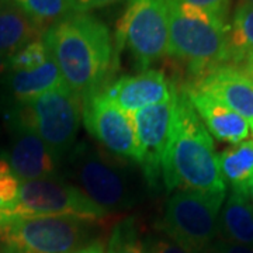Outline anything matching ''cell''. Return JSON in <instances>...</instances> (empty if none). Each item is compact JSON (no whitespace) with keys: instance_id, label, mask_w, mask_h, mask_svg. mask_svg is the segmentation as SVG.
Wrapping results in <instances>:
<instances>
[{"instance_id":"cell-1","label":"cell","mask_w":253,"mask_h":253,"mask_svg":"<svg viewBox=\"0 0 253 253\" xmlns=\"http://www.w3.org/2000/svg\"><path fill=\"white\" fill-rule=\"evenodd\" d=\"M63 82L81 99L100 91L116 71L109 27L90 13H68L42 33Z\"/></svg>"},{"instance_id":"cell-2","label":"cell","mask_w":253,"mask_h":253,"mask_svg":"<svg viewBox=\"0 0 253 253\" xmlns=\"http://www.w3.org/2000/svg\"><path fill=\"white\" fill-rule=\"evenodd\" d=\"M162 181L169 191L191 190L208 196H225L226 191L212 138L183 87L177 89Z\"/></svg>"},{"instance_id":"cell-3","label":"cell","mask_w":253,"mask_h":253,"mask_svg":"<svg viewBox=\"0 0 253 253\" xmlns=\"http://www.w3.org/2000/svg\"><path fill=\"white\" fill-rule=\"evenodd\" d=\"M138 168L135 162L86 141L75 144L62 161L63 173L73 186L110 214L144 200L148 186Z\"/></svg>"},{"instance_id":"cell-4","label":"cell","mask_w":253,"mask_h":253,"mask_svg":"<svg viewBox=\"0 0 253 253\" xmlns=\"http://www.w3.org/2000/svg\"><path fill=\"white\" fill-rule=\"evenodd\" d=\"M229 23L212 13L170 0L168 55L187 65L196 79L229 62Z\"/></svg>"},{"instance_id":"cell-5","label":"cell","mask_w":253,"mask_h":253,"mask_svg":"<svg viewBox=\"0 0 253 253\" xmlns=\"http://www.w3.org/2000/svg\"><path fill=\"white\" fill-rule=\"evenodd\" d=\"M9 128H23L40 136L63 161L81 126L82 99L66 83L28 103L6 109Z\"/></svg>"},{"instance_id":"cell-6","label":"cell","mask_w":253,"mask_h":253,"mask_svg":"<svg viewBox=\"0 0 253 253\" xmlns=\"http://www.w3.org/2000/svg\"><path fill=\"white\" fill-rule=\"evenodd\" d=\"M110 212L93 203L76 186L62 177L23 181L16 201L0 208V224L16 218L58 217L100 224Z\"/></svg>"},{"instance_id":"cell-7","label":"cell","mask_w":253,"mask_h":253,"mask_svg":"<svg viewBox=\"0 0 253 253\" xmlns=\"http://www.w3.org/2000/svg\"><path fill=\"white\" fill-rule=\"evenodd\" d=\"M170 0H129L117 26L118 51L126 45L138 71L151 69L168 55Z\"/></svg>"},{"instance_id":"cell-8","label":"cell","mask_w":253,"mask_h":253,"mask_svg":"<svg viewBox=\"0 0 253 253\" xmlns=\"http://www.w3.org/2000/svg\"><path fill=\"white\" fill-rule=\"evenodd\" d=\"M91 226L58 217L4 221L0 224V253H72L84 246Z\"/></svg>"},{"instance_id":"cell-9","label":"cell","mask_w":253,"mask_h":253,"mask_svg":"<svg viewBox=\"0 0 253 253\" xmlns=\"http://www.w3.org/2000/svg\"><path fill=\"white\" fill-rule=\"evenodd\" d=\"M225 196L177 190L168 200L158 229L187 252H206L217 239L218 217Z\"/></svg>"},{"instance_id":"cell-10","label":"cell","mask_w":253,"mask_h":253,"mask_svg":"<svg viewBox=\"0 0 253 253\" xmlns=\"http://www.w3.org/2000/svg\"><path fill=\"white\" fill-rule=\"evenodd\" d=\"M82 120L86 129L106 151L139 166L141 155L132 114L117 107L101 91L82 99Z\"/></svg>"},{"instance_id":"cell-11","label":"cell","mask_w":253,"mask_h":253,"mask_svg":"<svg viewBox=\"0 0 253 253\" xmlns=\"http://www.w3.org/2000/svg\"><path fill=\"white\" fill-rule=\"evenodd\" d=\"M177 87L170 99L138 110L132 114L136 141L139 148V168L146 186L156 190L162 183V163L172 129Z\"/></svg>"},{"instance_id":"cell-12","label":"cell","mask_w":253,"mask_h":253,"mask_svg":"<svg viewBox=\"0 0 253 253\" xmlns=\"http://www.w3.org/2000/svg\"><path fill=\"white\" fill-rule=\"evenodd\" d=\"M189 86L204 91L245 118L253 131V73L246 68L221 65L203 73Z\"/></svg>"},{"instance_id":"cell-13","label":"cell","mask_w":253,"mask_h":253,"mask_svg":"<svg viewBox=\"0 0 253 253\" xmlns=\"http://www.w3.org/2000/svg\"><path fill=\"white\" fill-rule=\"evenodd\" d=\"M176 84L162 71L146 69L135 75L121 76L101 93L128 114L170 99Z\"/></svg>"},{"instance_id":"cell-14","label":"cell","mask_w":253,"mask_h":253,"mask_svg":"<svg viewBox=\"0 0 253 253\" xmlns=\"http://www.w3.org/2000/svg\"><path fill=\"white\" fill-rule=\"evenodd\" d=\"M9 152H6L10 168L21 181L61 177L62 159L33 131L10 128Z\"/></svg>"},{"instance_id":"cell-15","label":"cell","mask_w":253,"mask_h":253,"mask_svg":"<svg viewBox=\"0 0 253 253\" xmlns=\"http://www.w3.org/2000/svg\"><path fill=\"white\" fill-rule=\"evenodd\" d=\"M183 89L210 135L215 136L218 141L232 145L241 144L249 136L251 126L248 121L236 114L234 110L189 84L183 86Z\"/></svg>"},{"instance_id":"cell-16","label":"cell","mask_w":253,"mask_h":253,"mask_svg":"<svg viewBox=\"0 0 253 253\" xmlns=\"http://www.w3.org/2000/svg\"><path fill=\"white\" fill-rule=\"evenodd\" d=\"M63 83L61 71L49 55V59L38 68L30 71H10L0 86L7 107H11L28 103Z\"/></svg>"},{"instance_id":"cell-17","label":"cell","mask_w":253,"mask_h":253,"mask_svg":"<svg viewBox=\"0 0 253 253\" xmlns=\"http://www.w3.org/2000/svg\"><path fill=\"white\" fill-rule=\"evenodd\" d=\"M218 232L226 241L253 248V207L248 193L231 190L219 211Z\"/></svg>"},{"instance_id":"cell-18","label":"cell","mask_w":253,"mask_h":253,"mask_svg":"<svg viewBox=\"0 0 253 253\" xmlns=\"http://www.w3.org/2000/svg\"><path fill=\"white\" fill-rule=\"evenodd\" d=\"M44 30L9 0H0V54L10 56L42 37Z\"/></svg>"},{"instance_id":"cell-19","label":"cell","mask_w":253,"mask_h":253,"mask_svg":"<svg viewBox=\"0 0 253 253\" xmlns=\"http://www.w3.org/2000/svg\"><path fill=\"white\" fill-rule=\"evenodd\" d=\"M222 179L231 190L248 193L253 179V141H244L218 155Z\"/></svg>"},{"instance_id":"cell-20","label":"cell","mask_w":253,"mask_h":253,"mask_svg":"<svg viewBox=\"0 0 253 253\" xmlns=\"http://www.w3.org/2000/svg\"><path fill=\"white\" fill-rule=\"evenodd\" d=\"M229 62L245 63L253 56V6L239 3L228 31Z\"/></svg>"},{"instance_id":"cell-21","label":"cell","mask_w":253,"mask_h":253,"mask_svg":"<svg viewBox=\"0 0 253 253\" xmlns=\"http://www.w3.org/2000/svg\"><path fill=\"white\" fill-rule=\"evenodd\" d=\"M45 31L52 23L68 14V0H9Z\"/></svg>"},{"instance_id":"cell-22","label":"cell","mask_w":253,"mask_h":253,"mask_svg":"<svg viewBox=\"0 0 253 253\" xmlns=\"http://www.w3.org/2000/svg\"><path fill=\"white\" fill-rule=\"evenodd\" d=\"M106 253H145L135 218H126L114 226Z\"/></svg>"},{"instance_id":"cell-23","label":"cell","mask_w":253,"mask_h":253,"mask_svg":"<svg viewBox=\"0 0 253 253\" xmlns=\"http://www.w3.org/2000/svg\"><path fill=\"white\" fill-rule=\"evenodd\" d=\"M49 59V52L41 38L28 42L9 56L10 71H30Z\"/></svg>"},{"instance_id":"cell-24","label":"cell","mask_w":253,"mask_h":253,"mask_svg":"<svg viewBox=\"0 0 253 253\" xmlns=\"http://www.w3.org/2000/svg\"><path fill=\"white\" fill-rule=\"evenodd\" d=\"M142 245L145 253H190L159 229L158 232H151L145 236Z\"/></svg>"},{"instance_id":"cell-25","label":"cell","mask_w":253,"mask_h":253,"mask_svg":"<svg viewBox=\"0 0 253 253\" xmlns=\"http://www.w3.org/2000/svg\"><path fill=\"white\" fill-rule=\"evenodd\" d=\"M183 3H189L191 6H196L200 9L206 10L208 13L215 14L217 17L228 21V13L231 0H180Z\"/></svg>"},{"instance_id":"cell-26","label":"cell","mask_w":253,"mask_h":253,"mask_svg":"<svg viewBox=\"0 0 253 253\" xmlns=\"http://www.w3.org/2000/svg\"><path fill=\"white\" fill-rule=\"evenodd\" d=\"M118 1L121 0H68V13H90Z\"/></svg>"},{"instance_id":"cell-27","label":"cell","mask_w":253,"mask_h":253,"mask_svg":"<svg viewBox=\"0 0 253 253\" xmlns=\"http://www.w3.org/2000/svg\"><path fill=\"white\" fill-rule=\"evenodd\" d=\"M210 253H253V248L245 245L226 241L224 238H217L208 249Z\"/></svg>"},{"instance_id":"cell-28","label":"cell","mask_w":253,"mask_h":253,"mask_svg":"<svg viewBox=\"0 0 253 253\" xmlns=\"http://www.w3.org/2000/svg\"><path fill=\"white\" fill-rule=\"evenodd\" d=\"M72 253H104V246L99 241H94V242L82 246L81 249H78Z\"/></svg>"},{"instance_id":"cell-29","label":"cell","mask_w":253,"mask_h":253,"mask_svg":"<svg viewBox=\"0 0 253 253\" xmlns=\"http://www.w3.org/2000/svg\"><path fill=\"white\" fill-rule=\"evenodd\" d=\"M10 72L9 56L7 55L0 54V83L6 78V75Z\"/></svg>"},{"instance_id":"cell-30","label":"cell","mask_w":253,"mask_h":253,"mask_svg":"<svg viewBox=\"0 0 253 253\" xmlns=\"http://www.w3.org/2000/svg\"><path fill=\"white\" fill-rule=\"evenodd\" d=\"M249 197H251V203H252V207H253V179L251 181V189H249Z\"/></svg>"},{"instance_id":"cell-31","label":"cell","mask_w":253,"mask_h":253,"mask_svg":"<svg viewBox=\"0 0 253 253\" xmlns=\"http://www.w3.org/2000/svg\"><path fill=\"white\" fill-rule=\"evenodd\" d=\"M241 3H246V4H252L253 6V0H241Z\"/></svg>"},{"instance_id":"cell-32","label":"cell","mask_w":253,"mask_h":253,"mask_svg":"<svg viewBox=\"0 0 253 253\" xmlns=\"http://www.w3.org/2000/svg\"><path fill=\"white\" fill-rule=\"evenodd\" d=\"M252 141H253V138H252Z\"/></svg>"}]
</instances>
